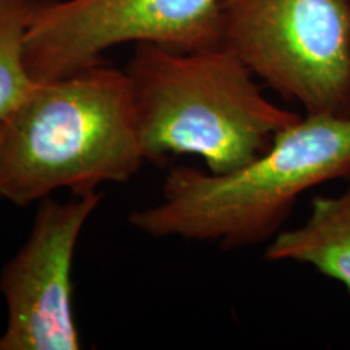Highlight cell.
Instances as JSON below:
<instances>
[{
  "instance_id": "cell-7",
  "label": "cell",
  "mask_w": 350,
  "mask_h": 350,
  "mask_svg": "<svg viewBox=\"0 0 350 350\" xmlns=\"http://www.w3.org/2000/svg\"><path fill=\"white\" fill-rule=\"evenodd\" d=\"M265 256L312 266L350 294V182L342 193L314 196L304 224L279 232Z\"/></svg>"
},
{
  "instance_id": "cell-5",
  "label": "cell",
  "mask_w": 350,
  "mask_h": 350,
  "mask_svg": "<svg viewBox=\"0 0 350 350\" xmlns=\"http://www.w3.org/2000/svg\"><path fill=\"white\" fill-rule=\"evenodd\" d=\"M178 52L222 47L219 0H41L25 41L34 80L72 75L120 44Z\"/></svg>"
},
{
  "instance_id": "cell-8",
  "label": "cell",
  "mask_w": 350,
  "mask_h": 350,
  "mask_svg": "<svg viewBox=\"0 0 350 350\" xmlns=\"http://www.w3.org/2000/svg\"><path fill=\"white\" fill-rule=\"evenodd\" d=\"M41 0H0V119L28 96L36 80L25 62V41Z\"/></svg>"
},
{
  "instance_id": "cell-6",
  "label": "cell",
  "mask_w": 350,
  "mask_h": 350,
  "mask_svg": "<svg viewBox=\"0 0 350 350\" xmlns=\"http://www.w3.org/2000/svg\"><path fill=\"white\" fill-rule=\"evenodd\" d=\"M103 201L98 190L68 201H39L28 239L0 274L7 325L0 350H78L73 258L86 221Z\"/></svg>"
},
{
  "instance_id": "cell-1",
  "label": "cell",
  "mask_w": 350,
  "mask_h": 350,
  "mask_svg": "<svg viewBox=\"0 0 350 350\" xmlns=\"http://www.w3.org/2000/svg\"><path fill=\"white\" fill-rule=\"evenodd\" d=\"M144 163L130 78L103 62L36 81L0 119V200L16 206L124 183Z\"/></svg>"
},
{
  "instance_id": "cell-2",
  "label": "cell",
  "mask_w": 350,
  "mask_h": 350,
  "mask_svg": "<svg viewBox=\"0 0 350 350\" xmlns=\"http://www.w3.org/2000/svg\"><path fill=\"white\" fill-rule=\"evenodd\" d=\"M334 180L350 182V119L305 116L232 172L174 167L159 203L133 211L129 222L154 239L252 247L281 232L305 191Z\"/></svg>"
},
{
  "instance_id": "cell-3",
  "label": "cell",
  "mask_w": 350,
  "mask_h": 350,
  "mask_svg": "<svg viewBox=\"0 0 350 350\" xmlns=\"http://www.w3.org/2000/svg\"><path fill=\"white\" fill-rule=\"evenodd\" d=\"M146 163L195 154L227 174L262 154L301 119L262 96L252 72L226 47L178 52L137 44L129 68Z\"/></svg>"
},
{
  "instance_id": "cell-4",
  "label": "cell",
  "mask_w": 350,
  "mask_h": 350,
  "mask_svg": "<svg viewBox=\"0 0 350 350\" xmlns=\"http://www.w3.org/2000/svg\"><path fill=\"white\" fill-rule=\"evenodd\" d=\"M222 47L306 116L350 119V0H219Z\"/></svg>"
}]
</instances>
